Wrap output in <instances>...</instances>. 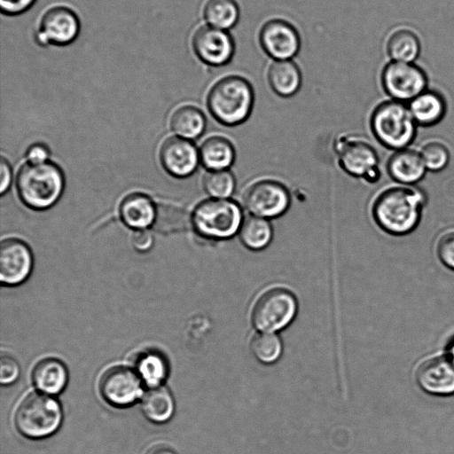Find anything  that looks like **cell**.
<instances>
[{"label":"cell","mask_w":454,"mask_h":454,"mask_svg":"<svg viewBox=\"0 0 454 454\" xmlns=\"http://www.w3.org/2000/svg\"><path fill=\"white\" fill-rule=\"evenodd\" d=\"M385 48L391 61L415 63L421 52V41L412 28L397 26L389 32Z\"/></svg>","instance_id":"cell-21"},{"label":"cell","mask_w":454,"mask_h":454,"mask_svg":"<svg viewBox=\"0 0 454 454\" xmlns=\"http://www.w3.org/2000/svg\"><path fill=\"white\" fill-rule=\"evenodd\" d=\"M49 157L48 148L42 144H35L27 152V158L30 163L45 162Z\"/></svg>","instance_id":"cell-38"},{"label":"cell","mask_w":454,"mask_h":454,"mask_svg":"<svg viewBox=\"0 0 454 454\" xmlns=\"http://www.w3.org/2000/svg\"><path fill=\"white\" fill-rule=\"evenodd\" d=\"M174 399L164 386L151 387L142 399V411L145 416L155 423L168 421L174 412Z\"/></svg>","instance_id":"cell-27"},{"label":"cell","mask_w":454,"mask_h":454,"mask_svg":"<svg viewBox=\"0 0 454 454\" xmlns=\"http://www.w3.org/2000/svg\"><path fill=\"white\" fill-rule=\"evenodd\" d=\"M273 234L270 220L248 215L244 217L238 236L240 243L247 249L259 252L270 245Z\"/></svg>","instance_id":"cell-25"},{"label":"cell","mask_w":454,"mask_h":454,"mask_svg":"<svg viewBox=\"0 0 454 454\" xmlns=\"http://www.w3.org/2000/svg\"><path fill=\"white\" fill-rule=\"evenodd\" d=\"M153 227L161 233L185 231L191 224V215L178 206L161 203L156 207Z\"/></svg>","instance_id":"cell-29"},{"label":"cell","mask_w":454,"mask_h":454,"mask_svg":"<svg viewBox=\"0 0 454 454\" xmlns=\"http://www.w3.org/2000/svg\"><path fill=\"white\" fill-rule=\"evenodd\" d=\"M250 350L256 360L268 364L278 359L282 344L280 339L272 333H258L250 340Z\"/></svg>","instance_id":"cell-32"},{"label":"cell","mask_w":454,"mask_h":454,"mask_svg":"<svg viewBox=\"0 0 454 454\" xmlns=\"http://www.w3.org/2000/svg\"><path fill=\"white\" fill-rule=\"evenodd\" d=\"M418 126L431 127L439 123L447 112V103L437 90L427 89L408 103Z\"/></svg>","instance_id":"cell-20"},{"label":"cell","mask_w":454,"mask_h":454,"mask_svg":"<svg viewBox=\"0 0 454 454\" xmlns=\"http://www.w3.org/2000/svg\"><path fill=\"white\" fill-rule=\"evenodd\" d=\"M192 46L203 63L216 67L229 64L235 53V41L231 33L207 24L195 30Z\"/></svg>","instance_id":"cell-11"},{"label":"cell","mask_w":454,"mask_h":454,"mask_svg":"<svg viewBox=\"0 0 454 454\" xmlns=\"http://www.w3.org/2000/svg\"><path fill=\"white\" fill-rule=\"evenodd\" d=\"M244 217L243 207L237 200L209 198L195 207L191 224L204 240L221 242L238 235Z\"/></svg>","instance_id":"cell-3"},{"label":"cell","mask_w":454,"mask_h":454,"mask_svg":"<svg viewBox=\"0 0 454 454\" xmlns=\"http://www.w3.org/2000/svg\"><path fill=\"white\" fill-rule=\"evenodd\" d=\"M38 29L41 43L65 45L77 37L80 21L72 9L57 5L51 7L43 14Z\"/></svg>","instance_id":"cell-15"},{"label":"cell","mask_w":454,"mask_h":454,"mask_svg":"<svg viewBox=\"0 0 454 454\" xmlns=\"http://www.w3.org/2000/svg\"><path fill=\"white\" fill-rule=\"evenodd\" d=\"M296 310V298L289 289L270 286L253 302L250 320L257 330L271 333L286 327L294 317Z\"/></svg>","instance_id":"cell-7"},{"label":"cell","mask_w":454,"mask_h":454,"mask_svg":"<svg viewBox=\"0 0 454 454\" xmlns=\"http://www.w3.org/2000/svg\"><path fill=\"white\" fill-rule=\"evenodd\" d=\"M0 172V192L3 194L8 189L11 183V168L8 162L4 158L1 159Z\"/></svg>","instance_id":"cell-39"},{"label":"cell","mask_w":454,"mask_h":454,"mask_svg":"<svg viewBox=\"0 0 454 454\" xmlns=\"http://www.w3.org/2000/svg\"><path fill=\"white\" fill-rule=\"evenodd\" d=\"M380 82L391 99L406 104L427 90L428 85L427 75L419 66L391 60L383 67Z\"/></svg>","instance_id":"cell-10"},{"label":"cell","mask_w":454,"mask_h":454,"mask_svg":"<svg viewBox=\"0 0 454 454\" xmlns=\"http://www.w3.org/2000/svg\"><path fill=\"white\" fill-rule=\"evenodd\" d=\"M386 168L394 181L406 185H415L427 171L419 151L411 147L394 151Z\"/></svg>","instance_id":"cell-18"},{"label":"cell","mask_w":454,"mask_h":454,"mask_svg":"<svg viewBox=\"0 0 454 454\" xmlns=\"http://www.w3.org/2000/svg\"><path fill=\"white\" fill-rule=\"evenodd\" d=\"M258 39L262 51L274 60L292 59L301 49L299 31L291 22L280 18L265 21Z\"/></svg>","instance_id":"cell-12"},{"label":"cell","mask_w":454,"mask_h":454,"mask_svg":"<svg viewBox=\"0 0 454 454\" xmlns=\"http://www.w3.org/2000/svg\"><path fill=\"white\" fill-rule=\"evenodd\" d=\"M33 265L29 247L18 239H6L0 246V278L2 283L13 286L29 276Z\"/></svg>","instance_id":"cell-16"},{"label":"cell","mask_w":454,"mask_h":454,"mask_svg":"<svg viewBox=\"0 0 454 454\" xmlns=\"http://www.w3.org/2000/svg\"><path fill=\"white\" fill-rule=\"evenodd\" d=\"M242 207L249 215L268 220L285 215L291 206V193L282 182L270 178H257L243 191Z\"/></svg>","instance_id":"cell-9"},{"label":"cell","mask_w":454,"mask_h":454,"mask_svg":"<svg viewBox=\"0 0 454 454\" xmlns=\"http://www.w3.org/2000/svg\"><path fill=\"white\" fill-rule=\"evenodd\" d=\"M207 119L202 110L192 105L176 108L170 118L171 129L180 137L191 140L201 136Z\"/></svg>","instance_id":"cell-26"},{"label":"cell","mask_w":454,"mask_h":454,"mask_svg":"<svg viewBox=\"0 0 454 454\" xmlns=\"http://www.w3.org/2000/svg\"><path fill=\"white\" fill-rule=\"evenodd\" d=\"M20 369L14 357L2 353L0 358V381L3 385L14 382L20 376Z\"/></svg>","instance_id":"cell-35"},{"label":"cell","mask_w":454,"mask_h":454,"mask_svg":"<svg viewBox=\"0 0 454 454\" xmlns=\"http://www.w3.org/2000/svg\"><path fill=\"white\" fill-rule=\"evenodd\" d=\"M254 105L251 82L239 74H229L217 80L207 95V106L212 117L226 127L244 123Z\"/></svg>","instance_id":"cell-2"},{"label":"cell","mask_w":454,"mask_h":454,"mask_svg":"<svg viewBox=\"0 0 454 454\" xmlns=\"http://www.w3.org/2000/svg\"><path fill=\"white\" fill-rule=\"evenodd\" d=\"M145 454H176L171 448L167 445L158 444L147 450Z\"/></svg>","instance_id":"cell-40"},{"label":"cell","mask_w":454,"mask_h":454,"mask_svg":"<svg viewBox=\"0 0 454 454\" xmlns=\"http://www.w3.org/2000/svg\"><path fill=\"white\" fill-rule=\"evenodd\" d=\"M136 368L139 377L152 387L160 386L168 374V363L157 352L142 354L137 360Z\"/></svg>","instance_id":"cell-30"},{"label":"cell","mask_w":454,"mask_h":454,"mask_svg":"<svg viewBox=\"0 0 454 454\" xmlns=\"http://www.w3.org/2000/svg\"><path fill=\"white\" fill-rule=\"evenodd\" d=\"M454 363V337L450 339L449 343L447 344V354H446Z\"/></svg>","instance_id":"cell-41"},{"label":"cell","mask_w":454,"mask_h":454,"mask_svg":"<svg viewBox=\"0 0 454 454\" xmlns=\"http://www.w3.org/2000/svg\"><path fill=\"white\" fill-rule=\"evenodd\" d=\"M200 163L207 170L230 169L236 160L232 141L222 134L207 137L199 148Z\"/></svg>","instance_id":"cell-19"},{"label":"cell","mask_w":454,"mask_h":454,"mask_svg":"<svg viewBox=\"0 0 454 454\" xmlns=\"http://www.w3.org/2000/svg\"><path fill=\"white\" fill-rule=\"evenodd\" d=\"M99 391L109 404L128 406L142 395L141 378L127 366H112L102 374Z\"/></svg>","instance_id":"cell-13"},{"label":"cell","mask_w":454,"mask_h":454,"mask_svg":"<svg viewBox=\"0 0 454 454\" xmlns=\"http://www.w3.org/2000/svg\"><path fill=\"white\" fill-rule=\"evenodd\" d=\"M35 0H0L1 10L6 14H19L30 8Z\"/></svg>","instance_id":"cell-36"},{"label":"cell","mask_w":454,"mask_h":454,"mask_svg":"<svg viewBox=\"0 0 454 454\" xmlns=\"http://www.w3.org/2000/svg\"><path fill=\"white\" fill-rule=\"evenodd\" d=\"M415 378L419 387L429 395H454V363L447 355L423 360L416 369Z\"/></svg>","instance_id":"cell-14"},{"label":"cell","mask_w":454,"mask_h":454,"mask_svg":"<svg viewBox=\"0 0 454 454\" xmlns=\"http://www.w3.org/2000/svg\"><path fill=\"white\" fill-rule=\"evenodd\" d=\"M334 150L340 168L350 176L374 184L380 178V160L374 146L365 138L340 135Z\"/></svg>","instance_id":"cell-8"},{"label":"cell","mask_w":454,"mask_h":454,"mask_svg":"<svg viewBox=\"0 0 454 454\" xmlns=\"http://www.w3.org/2000/svg\"><path fill=\"white\" fill-rule=\"evenodd\" d=\"M240 9L236 0H207L203 17L207 25L230 30L239 22Z\"/></svg>","instance_id":"cell-28"},{"label":"cell","mask_w":454,"mask_h":454,"mask_svg":"<svg viewBox=\"0 0 454 454\" xmlns=\"http://www.w3.org/2000/svg\"><path fill=\"white\" fill-rule=\"evenodd\" d=\"M131 242L137 251L145 252L152 247L153 239L147 231L142 229L132 234Z\"/></svg>","instance_id":"cell-37"},{"label":"cell","mask_w":454,"mask_h":454,"mask_svg":"<svg viewBox=\"0 0 454 454\" xmlns=\"http://www.w3.org/2000/svg\"><path fill=\"white\" fill-rule=\"evenodd\" d=\"M202 184L210 198L230 199L235 192L237 180L231 169L207 170Z\"/></svg>","instance_id":"cell-31"},{"label":"cell","mask_w":454,"mask_h":454,"mask_svg":"<svg viewBox=\"0 0 454 454\" xmlns=\"http://www.w3.org/2000/svg\"><path fill=\"white\" fill-rule=\"evenodd\" d=\"M67 377L66 365L53 357L41 359L32 371L34 386L47 395L60 393L67 385Z\"/></svg>","instance_id":"cell-23"},{"label":"cell","mask_w":454,"mask_h":454,"mask_svg":"<svg viewBox=\"0 0 454 454\" xmlns=\"http://www.w3.org/2000/svg\"><path fill=\"white\" fill-rule=\"evenodd\" d=\"M62 410L53 397L33 392L19 403L14 423L18 431L30 439H41L55 433L62 421Z\"/></svg>","instance_id":"cell-6"},{"label":"cell","mask_w":454,"mask_h":454,"mask_svg":"<svg viewBox=\"0 0 454 454\" xmlns=\"http://www.w3.org/2000/svg\"><path fill=\"white\" fill-rule=\"evenodd\" d=\"M17 191L21 200L34 209H46L60 197L64 177L53 163H27L17 176Z\"/></svg>","instance_id":"cell-5"},{"label":"cell","mask_w":454,"mask_h":454,"mask_svg":"<svg viewBox=\"0 0 454 454\" xmlns=\"http://www.w3.org/2000/svg\"><path fill=\"white\" fill-rule=\"evenodd\" d=\"M426 204L427 195L422 189L397 184L378 192L371 213L380 230L392 236H405L419 226Z\"/></svg>","instance_id":"cell-1"},{"label":"cell","mask_w":454,"mask_h":454,"mask_svg":"<svg viewBox=\"0 0 454 454\" xmlns=\"http://www.w3.org/2000/svg\"><path fill=\"white\" fill-rule=\"evenodd\" d=\"M435 251L442 264L454 271V229L448 230L439 236Z\"/></svg>","instance_id":"cell-34"},{"label":"cell","mask_w":454,"mask_h":454,"mask_svg":"<svg viewBox=\"0 0 454 454\" xmlns=\"http://www.w3.org/2000/svg\"><path fill=\"white\" fill-rule=\"evenodd\" d=\"M370 128L380 145L397 151L409 147L414 141L418 125L408 104L390 98L380 102L372 110Z\"/></svg>","instance_id":"cell-4"},{"label":"cell","mask_w":454,"mask_h":454,"mask_svg":"<svg viewBox=\"0 0 454 454\" xmlns=\"http://www.w3.org/2000/svg\"><path fill=\"white\" fill-rule=\"evenodd\" d=\"M153 203L151 199L139 192L126 196L120 206V215L128 226L142 230L153 223L155 217Z\"/></svg>","instance_id":"cell-24"},{"label":"cell","mask_w":454,"mask_h":454,"mask_svg":"<svg viewBox=\"0 0 454 454\" xmlns=\"http://www.w3.org/2000/svg\"><path fill=\"white\" fill-rule=\"evenodd\" d=\"M267 82L275 94L290 98L300 90L302 75L299 66L292 59L274 60L268 68Z\"/></svg>","instance_id":"cell-22"},{"label":"cell","mask_w":454,"mask_h":454,"mask_svg":"<svg viewBox=\"0 0 454 454\" xmlns=\"http://www.w3.org/2000/svg\"><path fill=\"white\" fill-rule=\"evenodd\" d=\"M160 160L163 168L176 177L191 176L197 168L200 153L188 139L170 137L161 145Z\"/></svg>","instance_id":"cell-17"},{"label":"cell","mask_w":454,"mask_h":454,"mask_svg":"<svg viewBox=\"0 0 454 454\" xmlns=\"http://www.w3.org/2000/svg\"><path fill=\"white\" fill-rule=\"evenodd\" d=\"M419 151L428 171L443 170L450 160L449 147L440 139L433 138L426 141Z\"/></svg>","instance_id":"cell-33"}]
</instances>
